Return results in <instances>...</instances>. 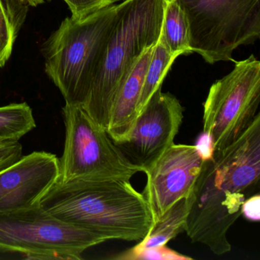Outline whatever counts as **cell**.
I'll use <instances>...</instances> for the list:
<instances>
[{
	"instance_id": "cell-3",
	"label": "cell",
	"mask_w": 260,
	"mask_h": 260,
	"mask_svg": "<svg viewBox=\"0 0 260 260\" xmlns=\"http://www.w3.org/2000/svg\"><path fill=\"white\" fill-rule=\"evenodd\" d=\"M167 0H121L83 107L107 132L114 101L143 54L160 37Z\"/></svg>"
},
{
	"instance_id": "cell-6",
	"label": "cell",
	"mask_w": 260,
	"mask_h": 260,
	"mask_svg": "<svg viewBox=\"0 0 260 260\" xmlns=\"http://www.w3.org/2000/svg\"><path fill=\"white\" fill-rule=\"evenodd\" d=\"M106 240L51 215L39 204L0 213V251L30 258L81 259L82 253Z\"/></svg>"
},
{
	"instance_id": "cell-16",
	"label": "cell",
	"mask_w": 260,
	"mask_h": 260,
	"mask_svg": "<svg viewBox=\"0 0 260 260\" xmlns=\"http://www.w3.org/2000/svg\"><path fill=\"white\" fill-rule=\"evenodd\" d=\"M36 127L32 109L26 103L0 106V139L19 141Z\"/></svg>"
},
{
	"instance_id": "cell-2",
	"label": "cell",
	"mask_w": 260,
	"mask_h": 260,
	"mask_svg": "<svg viewBox=\"0 0 260 260\" xmlns=\"http://www.w3.org/2000/svg\"><path fill=\"white\" fill-rule=\"evenodd\" d=\"M39 205L54 217L109 240L139 242L153 224L142 193L119 178L56 181Z\"/></svg>"
},
{
	"instance_id": "cell-10",
	"label": "cell",
	"mask_w": 260,
	"mask_h": 260,
	"mask_svg": "<svg viewBox=\"0 0 260 260\" xmlns=\"http://www.w3.org/2000/svg\"><path fill=\"white\" fill-rule=\"evenodd\" d=\"M205 159L196 145L173 144L144 172L147 184L142 194L153 223L176 202L189 196Z\"/></svg>"
},
{
	"instance_id": "cell-8",
	"label": "cell",
	"mask_w": 260,
	"mask_h": 260,
	"mask_svg": "<svg viewBox=\"0 0 260 260\" xmlns=\"http://www.w3.org/2000/svg\"><path fill=\"white\" fill-rule=\"evenodd\" d=\"M234 62L233 71L213 83L203 104V133L214 151L238 139L258 114L260 61L252 54Z\"/></svg>"
},
{
	"instance_id": "cell-12",
	"label": "cell",
	"mask_w": 260,
	"mask_h": 260,
	"mask_svg": "<svg viewBox=\"0 0 260 260\" xmlns=\"http://www.w3.org/2000/svg\"><path fill=\"white\" fill-rule=\"evenodd\" d=\"M153 48L143 54L115 97L107 129L114 143L127 139L135 124L138 101Z\"/></svg>"
},
{
	"instance_id": "cell-1",
	"label": "cell",
	"mask_w": 260,
	"mask_h": 260,
	"mask_svg": "<svg viewBox=\"0 0 260 260\" xmlns=\"http://www.w3.org/2000/svg\"><path fill=\"white\" fill-rule=\"evenodd\" d=\"M260 114L234 143L213 152L188 196L185 231L217 255L231 252L228 232L241 215V206L259 193Z\"/></svg>"
},
{
	"instance_id": "cell-4",
	"label": "cell",
	"mask_w": 260,
	"mask_h": 260,
	"mask_svg": "<svg viewBox=\"0 0 260 260\" xmlns=\"http://www.w3.org/2000/svg\"><path fill=\"white\" fill-rule=\"evenodd\" d=\"M121 0L82 18H66L45 46V72L65 104L82 106L115 23Z\"/></svg>"
},
{
	"instance_id": "cell-17",
	"label": "cell",
	"mask_w": 260,
	"mask_h": 260,
	"mask_svg": "<svg viewBox=\"0 0 260 260\" xmlns=\"http://www.w3.org/2000/svg\"><path fill=\"white\" fill-rule=\"evenodd\" d=\"M16 25L5 0H0V68L5 66L13 53Z\"/></svg>"
},
{
	"instance_id": "cell-18",
	"label": "cell",
	"mask_w": 260,
	"mask_h": 260,
	"mask_svg": "<svg viewBox=\"0 0 260 260\" xmlns=\"http://www.w3.org/2000/svg\"><path fill=\"white\" fill-rule=\"evenodd\" d=\"M71 10V16L82 18L100 10L116 0H63Z\"/></svg>"
},
{
	"instance_id": "cell-20",
	"label": "cell",
	"mask_w": 260,
	"mask_h": 260,
	"mask_svg": "<svg viewBox=\"0 0 260 260\" xmlns=\"http://www.w3.org/2000/svg\"><path fill=\"white\" fill-rule=\"evenodd\" d=\"M22 156V146L19 141L0 144V171L17 162Z\"/></svg>"
},
{
	"instance_id": "cell-21",
	"label": "cell",
	"mask_w": 260,
	"mask_h": 260,
	"mask_svg": "<svg viewBox=\"0 0 260 260\" xmlns=\"http://www.w3.org/2000/svg\"><path fill=\"white\" fill-rule=\"evenodd\" d=\"M241 214L251 221H258L260 219L259 193L247 198L241 206Z\"/></svg>"
},
{
	"instance_id": "cell-19",
	"label": "cell",
	"mask_w": 260,
	"mask_h": 260,
	"mask_svg": "<svg viewBox=\"0 0 260 260\" xmlns=\"http://www.w3.org/2000/svg\"><path fill=\"white\" fill-rule=\"evenodd\" d=\"M131 259L142 260H172V259H191V257L178 253L175 251L171 250L164 246H156V247L144 249L138 253L135 254L131 258Z\"/></svg>"
},
{
	"instance_id": "cell-22",
	"label": "cell",
	"mask_w": 260,
	"mask_h": 260,
	"mask_svg": "<svg viewBox=\"0 0 260 260\" xmlns=\"http://www.w3.org/2000/svg\"><path fill=\"white\" fill-rule=\"evenodd\" d=\"M19 1H22L24 4H26V5L36 7H38V6L42 5V4H45V3L49 2L51 0H19Z\"/></svg>"
},
{
	"instance_id": "cell-11",
	"label": "cell",
	"mask_w": 260,
	"mask_h": 260,
	"mask_svg": "<svg viewBox=\"0 0 260 260\" xmlns=\"http://www.w3.org/2000/svg\"><path fill=\"white\" fill-rule=\"evenodd\" d=\"M59 158L45 151H34L0 171V213L38 205L57 180Z\"/></svg>"
},
{
	"instance_id": "cell-9",
	"label": "cell",
	"mask_w": 260,
	"mask_h": 260,
	"mask_svg": "<svg viewBox=\"0 0 260 260\" xmlns=\"http://www.w3.org/2000/svg\"><path fill=\"white\" fill-rule=\"evenodd\" d=\"M183 113L179 100L159 88L137 116L127 139L115 145L144 173L174 144Z\"/></svg>"
},
{
	"instance_id": "cell-5",
	"label": "cell",
	"mask_w": 260,
	"mask_h": 260,
	"mask_svg": "<svg viewBox=\"0 0 260 260\" xmlns=\"http://www.w3.org/2000/svg\"><path fill=\"white\" fill-rule=\"evenodd\" d=\"M189 26V49L210 64L260 37V0H176Z\"/></svg>"
},
{
	"instance_id": "cell-15",
	"label": "cell",
	"mask_w": 260,
	"mask_h": 260,
	"mask_svg": "<svg viewBox=\"0 0 260 260\" xmlns=\"http://www.w3.org/2000/svg\"><path fill=\"white\" fill-rule=\"evenodd\" d=\"M177 57V56L172 54L162 45V42L158 41L153 48V54L144 77V83L137 108L138 115L148 103L153 94L159 88L162 87L167 73Z\"/></svg>"
},
{
	"instance_id": "cell-14",
	"label": "cell",
	"mask_w": 260,
	"mask_h": 260,
	"mask_svg": "<svg viewBox=\"0 0 260 260\" xmlns=\"http://www.w3.org/2000/svg\"><path fill=\"white\" fill-rule=\"evenodd\" d=\"M189 26L186 16L176 0H167L159 41L173 55L191 54Z\"/></svg>"
},
{
	"instance_id": "cell-13",
	"label": "cell",
	"mask_w": 260,
	"mask_h": 260,
	"mask_svg": "<svg viewBox=\"0 0 260 260\" xmlns=\"http://www.w3.org/2000/svg\"><path fill=\"white\" fill-rule=\"evenodd\" d=\"M189 208L188 196L176 202L164 215L153 223L145 238L136 246L115 257L118 259H131L132 256L144 249L164 246L185 231V221Z\"/></svg>"
},
{
	"instance_id": "cell-23",
	"label": "cell",
	"mask_w": 260,
	"mask_h": 260,
	"mask_svg": "<svg viewBox=\"0 0 260 260\" xmlns=\"http://www.w3.org/2000/svg\"><path fill=\"white\" fill-rule=\"evenodd\" d=\"M6 142H10V141H4V140L0 139V144H3V143H6Z\"/></svg>"
},
{
	"instance_id": "cell-7",
	"label": "cell",
	"mask_w": 260,
	"mask_h": 260,
	"mask_svg": "<svg viewBox=\"0 0 260 260\" xmlns=\"http://www.w3.org/2000/svg\"><path fill=\"white\" fill-rule=\"evenodd\" d=\"M65 142L57 182L89 178L131 180L141 168L131 162L84 108L65 104Z\"/></svg>"
}]
</instances>
